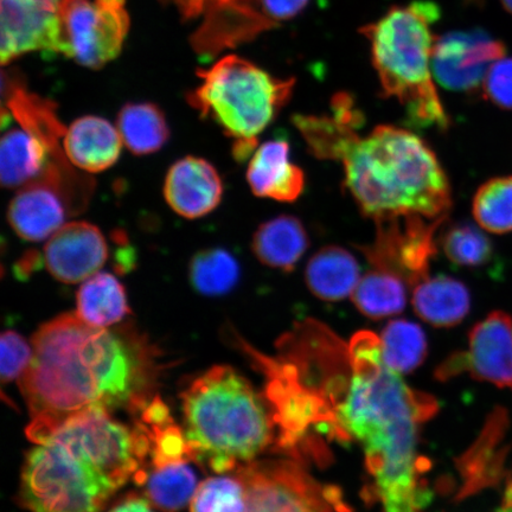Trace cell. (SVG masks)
<instances>
[{"instance_id":"6da1fadb","label":"cell","mask_w":512,"mask_h":512,"mask_svg":"<svg viewBox=\"0 0 512 512\" xmlns=\"http://www.w3.org/2000/svg\"><path fill=\"white\" fill-rule=\"evenodd\" d=\"M31 344L34 356L19 387L31 416L32 443L76 415L139 413L153 399L155 350L133 328H95L76 312L63 313L43 324Z\"/></svg>"},{"instance_id":"7a4b0ae2","label":"cell","mask_w":512,"mask_h":512,"mask_svg":"<svg viewBox=\"0 0 512 512\" xmlns=\"http://www.w3.org/2000/svg\"><path fill=\"white\" fill-rule=\"evenodd\" d=\"M349 349L350 376L335 412L345 437L366 454L371 483L363 496L382 512H424L432 494L422 478L427 460L418 454L419 428L437 414L438 403L384 363L374 332H357Z\"/></svg>"},{"instance_id":"3957f363","label":"cell","mask_w":512,"mask_h":512,"mask_svg":"<svg viewBox=\"0 0 512 512\" xmlns=\"http://www.w3.org/2000/svg\"><path fill=\"white\" fill-rule=\"evenodd\" d=\"M151 439L111 413L64 421L25 460L19 502L30 512H101L115 492L145 471Z\"/></svg>"},{"instance_id":"277c9868","label":"cell","mask_w":512,"mask_h":512,"mask_svg":"<svg viewBox=\"0 0 512 512\" xmlns=\"http://www.w3.org/2000/svg\"><path fill=\"white\" fill-rule=\"evenodd\" d=\"M343 165L344 188L375 222L403 215L447 219L452 190L445 170L431 147L405 128L375 127Z\"/></svg>"},{"instance_id":"5b68a950","label":"cell","mask_w":512,"mask_h":512,"mask_svg":"<svg viewBox=\"0 0 512 512\" xmlns=\"http://www.w3.org/2000/svg\"><path fill=\"white\" fill-rule=\"evenodd\" d=\"M190 458L223 475L254 462L275 443L264 394L229 366L211 368L182 394Z\"/></svg>"},{"instance_id":"8992f818","label":"cell","mask_w":512,"mask_h":512,"mask_svg":"<svg viewBox=\"0 0 512 512\" xmlns=\"http://www.w3.org/2000/svg\"><path fill=\"white\" fill-rule=\"evenodd\" d=\"M439 17L437 4L418 0L394 6L361 32L370 44L382 95L405 107L409 125L445 131L450 119L435 88L431 66L432 27Z\"/></svg>"},{"instance_id":"52a82bcc","label":"cell","mask_w":512,"mask_h":512,"mask_svg":"<svg viewBox=\"0 0 512 512\" xmlns=\"http://www.w3.org/2000/svg\"><path fill=\"white\" fill-rule=\"evenodd\" d=\"M189 104L233 139V155L245 162L258 138L290 101L296 80L279 79L239 56L229 55L198 73Z\"/></svg>"},{"instance_id":"ba28073f","label":"cell","mask_w":512,"mask_h":512,"mask_svg":"<svg viewBox=\"0 0 512 512\" xmlns=\"http://www.w3.org/2000/svg\"><path fill=\"white\" fill-rule=\"evenodd\" d=\"M233 342L255 369L266 379L265 398L275 427V450L304 462L324 463L330 458L324 439L345 443L347 437L338 425L336 414L322 395L300 379L293 364L283 356L262 354L233 334Z\"/></svg>"},{"instance_id":"9c48e42d","label":"cell","mask_w":512,"mask_h":512,"mask_svg":"<svg viewBox=\"0 0 512 512\" xmlns=\"http://www.w3.org/2000/svg\"><path fill=\"white\" fill-rule=\"evenodd\" d=\"M246 489L242 512H348L341 492L313 479L296 460H254L235 470Z\"/></svg>"},{"instance_id":"30bf717a","label":"cell","mask_w":512,"mask_h":512,"mask_svg":"<svg viewBox=\"0 0 512 512\" xmlns=\"http://www.w3.org/2000/svg\"><path fill=\"white\" fill-rule=\"evenodd\" d=\"M62 28V55L83 67H104L120 54L130 28L126 0H64Z\"/></svg>"},{"instance_id":"8fae6325","label":"cell","mask_w":512,"mask_h":512,"mask_svg":"<svg viewBox=\"0 0 512 512\" xmlns=\"http://www.w3.org/2000/svg\"><path fill=\"white\" fill-rule=\"evenodd\" d=\"M446 219L430 220L420 215H403L376 221V238L361 248L369 264L398 275L409 287L430 277L437 255V232Z\"/></svg>"},{"instance_id":"7c38bea8","label":"cell","mask_w":512,"mask_h":512,"mask_svg":"<svg viewBox=\"0 0 512 512\" xmlns=\"http://www.w3.org/2000/svg\"><path fill=\"white\" fill-rule=\"evenodd\" d=\"M467 371L473 379L512 389V316L494 311L470 331L469 350L440 364L437 379L447 381Z\"/></svg>"},{"instance_id":"4fadbf2b","label":"cell","mask_w":512,"mask_h":512,"mask_svg":"<svg viewBox=\"0 0 512 512\" xmlns=\"http://www.w3.org/2000/svg\"><path fill=\"white\" fill-rule=\"evenodd\" d=\"M504 53L503 43L483 30L447 32L435 38L432 73L435 81L448 91H475Z\"/></svg>"},{"instance_id":"5bb4252c","label":"cell","mask_w":512,"mask_h":512,"mask_svg":"<svg viewBox=\"0 0 512 512\" xmlns=\"http://www.w3.org/2000/svg\"><path fill=\"white\" fill-rule=\"evenodd\" d=\"M64 0H0L3 67L30 51L63 53Z\"/></svg>"},{"instance_id":"9a60e30c","label":"cell","mask_w":512,"mask_h":512,"mask_svg":"<svg viewBox=\"0 0 512 512\" xmlns=\"http://www.w3.org/2000/svg\"><path fill=\"white\" fill-rule=\"evenodd\" d=\"M43 259L48 272L60 283L80 284L105 266L108 245L94 224L69 222L48 240Z\"/></svg>"},{"instance_id":"2e32d148","label":"cell","mask_w":512,"mask_h":512,"mask_svg":"<svg viewBox=\"0 0 512 512\" xmlns=\"http://www.w3.org/2000/svg\"><path fill=\"white\" fill-rule=\"evenodd\" d=\"M223 183L208 160L188 156L177 160L165 177L164 197L184 219L207 216L221 203Z\"/></svg>"},{"instance_id":"e0dca14e","label":"cell","mask_w":512,"mask_h":512,"mask_svg":"<svg viewBox=\"0 0 512 512\" xmlns=\"http://www.w3.org/2000/svg\"><path fill=\"white\" fill-rule=\"evenodd\" d=\"M509 419L502 408L495 409L485 422L482 433L476 443L457 459V469L463 479L462 488L458 492V501L478 494V492L496 488L503 482L505 475V459L509 446L504 444Z\"/></svg>"},{"instance_id":"ac0fdd59","label":"cell","mask_w":512,"mask_h":512,"mask_svg":"<svg viewBox=\"0 0 512 512\" xmlns=\"http://www.w3.org/2000/svg\"><path fill=\"white\" fill-rule=\"evenodd\" d=\"M0 178L3 187L21 189L38 179L48 178L70 192L78 184L57 168L53 156L35 134L25 128L6 132L0 144Z\"/></svg>"},{"instance_id":"d6986e66","label":"cell","mask_w":512,"mask_h":512,"mask_svg":"<svg viewBox=\"0 0 512 512\" xmlns=\"http://www.w3.org/2000/svg\"><path fill=\"white\" fill-rule=\"evenodd\" d=\"M66 198L53 183L38 179L18 189L10 203L8 219L19 238L30 242L49 240L66 222Z\"/></svg>"},{"instance_id":"ffe728a7","label":"cell","mask_w":512,"mask_h":512,"mask_svg":"<svg viewBox=\"0 0 512 512\" xmlns=\"http://www.w3.org/2000/svg\"><path fill=\"white\" fill-rule=\"evenodd\" d=\"M290 153V144L283 138L256 149L247 169V182L255 196L283 203L296 202L302 196L305 174L291 162Z\"/></svg>"},{"instance_id":"44dd1931","label":"cell","mask_w":512,"mask_h":512,"mask_svg":"<svg viewBox=\"0 0 512 512\" xmlns=\"http://www.w3.org/2000/svg\"><path fill=\"white\" fill-rule=\"evenodd\" d=\"M123 144L118 128L94 115L75 120L63 138L69 163L91 174L110 169L117 163Z\"/></svg>"},{"instance_id":"7402d4cb","label":"cell","mask_w":512,"mask_h":512,"mask_svg":"<svg viewBox=\"0 0 512 512\" xmlns=\"http://www.w3.org/2000/svg\"><path fill=\"white\" fill-rule=\"evenodd\" d=\"M413 309L435 328H452L469 315L471 296L462 281L440 274L427 277L413 287Z\"/></svg>"},{"instance_id":"603a6c76","label":"cell","mask_w":512,"mask_h":512,"mask_svg":"<svg viewBox=\"0 0 512 512\" xmlns=\"http://www.w3.org/2000/svg\"><path fill=\"white\" fill-rule=\"evenodd\" d=\"M310 247V236L302 221L291 215L262 223L252 240V251L262 265L292 272Z\"/></svg>"},{"instance_id":"cb8c5ba5","label":"cell","mask_w":512,"mask_h":512,"mask_svg":"<svg viewBox=\"0 0 512 512\" xmlns=\"http://www.w3.org/2000/svg\"><path fill=\"white\" fill-rule=\"evenodd\" d=\"M360 279V264L342 247L319 249L306 265V286L313 296L324 302L336 303L349 297Z\"/></svg>"},{"instance_id":"d4e9b609","label":"cell","mask_w":512,"mask_h":512,"mask_svg":"<svg viewBox=\"0 0 512 512\" xmlns=\"http://www.w3.org/2000/svg\"><path fill=\"white\" fill-rule=\"evenodd\" d=\"M130 313L127 294L115 275L98 272L83 281L76 294V315L100 329L123 322Z\"/></svg>"},{"instance_id":"484cf974","label":"cell","mask_w":512,"mask_h":512,"mask_svg":"<svg viewBox=\"0 0 512 512\" xmlns=\"http://www.w3.org/2000/svg\"><path fill=\"white\" fill-rule=\"evenodd\" d=\"M188 462L152 467L136 479L144 486L145 497L159 512H179L194 497L197 479Z\"/></svg>"},{"instance_id":"4316f807","label":"cell","mask_w":512,"mask_h":512,"mask_svg":"<svg viewBox=\"0 0 512 512\" xmlns=\"http://www.w3.org/2000/svg\"><path fill=\"white\" fill-rule=\"evenodd\" d=\"M117 128L124 145L134 155H152L168 142V121L153 104H128L118 114Z\"/></svg>"},{"instance_id":"83f0119b","label":"cell","mask_w":512,"mask_h":512,"mask_svg":"<svg viewBox=\"0 0 512 512\" xmlns=\"http://www.w3.org/2000/svg\"><path fill=\"white\" fill-rule=\"evenodd\" d=\"M292 121L302 134L309 151L318 159L343 162L352 146L360 139L355 127L343 123L334 114L332 117L296 114Z\"/></svg>"},{"instance_id":"f1b7e54d","label":"cell","mask_w":512,"mask_h":512,"mask_svg":"<svg viewBox=\"0 0 512 512\" xmlns=\"http://www.w3.org/2000/svg\"><path fill=\"white\" fill-rule=\"evenodd\" d=\"M407 286L398 275L374 268L358 281L352 303L370 319L396 316L405 310Z\"/></svg>"},{"instance_id":"f546056e","label":"cell","mask_w":512,"mask_h":512,"mask_svg":"<svg viewBox=\"0 0 512 512\" xmlns=\"http://www.w3.org/2000/svg\"><path fill=\"white\" fill-rule=\"evenodd\" d=\"M240 277L239 261L223 248L203 249L190 261V283L203 296L219 297L232 292Z\"/></svg>"},{"instance_id":"4dcf8cb0","label":"cell","mask_w":512,"mask_h":512,"mask_svg":"<svg viewBox=\"0 0 512 512\" xmlns=\"http://www.w3.org/2000/svg\"><path fill=\"white\" fill-rule=\"evenodd\" d=\"M382 357L398 374L413 373L427 356V338L418 324L405 319L393 320L381 335Z\"/></svg>"},{"instance_id":"1f68e13d","label":"cell","mask_w":512,"mask_h":512,"mask_svg":"<svg viewBox=\"0 0 512 512\" xmlns=\"http://www.w3.org/2000/svg\"><path fill=\"white\" fill-rule=\"evenodd\" d=\"M438 241L453 265L477 270L490 266L494 261V243L482 229L471 223L460 222L446 227Z\"/></svg>"},{"instance_id":"d6a6232c","label":"cell","mask_w":512,"mask_h":512,"mask_svg":"<svg viewBox=\"0 0 512 512\" xmlns=\"http://www.w3.org/2000/svg\"><path fill=\"white\" fill-rule=\"evenodd\" d=\"M472 213L486 232H512V176L492 178L480 185L473 197Z\"/></svg>"},{"instance_id":"836d02e7","label":"cell","mask_w":512,"mask_h":512,"mask_svg":"<svg viewBox=\"0 0 512 512\" xmlns=\"http://www.w3.org/2000/svg\"><path fill=\"white\" fill-rule=\"evenodd\" d=\"M246 489L239 473L210 477L197 486L190 512H242Z\"/></svg>"},{"instance_id":"e575fe53","label":"cell","mask_w":512,"mask_h":512,"mask_svg":"<svg viewBox=\"0 0 512 512\" xmlns=\"http://www.w3.org/2000/svg\"><path fill=\"white\" fill-rule=\"evenodd\" d=\"M34 356V348L16 331H5L2 336V381L15 382L22 379Z\"/></svg>"},{"instance_id":"d590c367","label":"cell","mask_w":512,"mask_h":512,"mask_svg":"<svg viewBox=\"0 0 512 512\" xmlns=\"http://www.w3.org/2000/svg\"><path fill=\"white\" fill-rule=\"evenodd\" d=\"M177 6L185 18L248 14L258 9L255 0H165Z\"/></svg>"},{"instance_id":"8d00e7d4","label":"cell","mask_w":512,"mask_h":512,"mask_svg":"<svg viewBox=\"0 0 512 512\" xmlns=\"http://www.w3.org/2000/svg\"><path fill=\"white\" fill-rule=\"evenodd\" d=\"M486 99L492 104L512 110V59H501L492 64L483 82Z\"/></svg>"},{"instance_id":"74e56055","label":"cell","mask_w":512,"mask_h":512,"mask_svg":"<svg viewBox=\"0 0 512 512\" xmlns=\"http://www.w3.org/2000/svg\"><path fill=\"white\" fill-rule=\"evenodd\" d=\"M309 3L310 0H258L262 14L273 24L297 17Z\"/></svg>"},{"instance_id":"f35d334b","label":"cell","mask_w":512,"mask_h":512,"mask_svg":"<svg viewBox=\"0 0 512 512\" xmlns=\"http://www.w3.org/2000/svg\"><path fill=\"white\" fill-rule=\"evenodd\" d=\"M108 512H159L150 503L149 499L139 495H128L115 504Z\"/></svg>"},{"instance_id":"ab89813d","label":"cell","mask_w":512,"mask_h":512,"mask_svg":"<svg viewBox=\"0 0 512 512\" xmlns=\"http://www.w3.org/2000/svg\"><path fill=\"white\" fill-rule=\"evenodd\" d=\"M495 512H512V477L505 479L502 505Z\"/></svg>"},{"instance_id":"60d3db41","label":"cell","mask_w":512,"mask_h":512,"mask_svg":"<svg viewBox=\"0 0 512 512\" xmlns=\"http://www.w3.org/2000/svg\"><path fill=\"white\" fill-rule=\"evenodd\" d=\"M501 2L504 6V9L510 12L512 15V0H501Z\"/></svg>"}]
</instances>
